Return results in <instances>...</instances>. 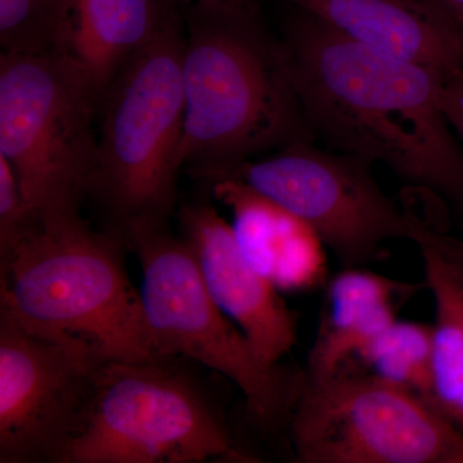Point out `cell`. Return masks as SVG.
I'll list each match as a JSON object with an SVG mask.
<instances>
[{
	"label": "cell",
	"mask_w": 463,
	"mask_h": 463,
	"mask_svg": "<svg viewBox=\"0 0 463 463\" xmlns=\"http://www.w3.org/2000/svg\"><path fill=\"white\" fill-rule=\"evenodd\" d=\"M183 167L210 182L289 143L313 141L282 43L258 18L192 7L183 53Z\"/></svg>",
	"instance_id": "cell-2"
},
{
	"label": "cell",
	"mask_w": 463,
	"mask_h": 463,
	"mask_svg": "<svg viewBox=\"0 0 463 463\" xmlns=\"http://www.w3.org/2000/svg\"><path fill=\"white\" fill-rule=\"evenodd\" d=\"M125 248L81 215L43 224L0 260V310L100 364L163 358L125 269Z\"/></svg>",
	"instance_id": "cell-3"
},
{
	"label": "cell",
	"mask_w": 463,
	"mask_h": 463,
	"mask_svg": "<svg viewBox=\"0 0 463 463\" xmlns=\"http://www.w3.org/2000/svg\"><path fill=\"white\" fill-rule=\"evenodd\" d=\"M350 361L432 405V326L397 318Z\"/></svg>",
	"instance_id": "cell-16"
},
{
	"label": "cell",
	"mask_w": 463,
	"mask_h": 463,
	"mask_svg": "<svg viewBox=\"0 0 463 463\" xmlns=\"http://www.w3.org/2000/svg\"><path fill=\"white\" fill-rule=\"evenodd\" d=\"M443 109L450 127L463 143V70L444 84Z\"/></svg>",
	"instance_id": "cell-20"
},
{
	"label": "cell",
	"mask_w": 463,
	"mask_h": 463,
	"mask_svg": "<svg viewBox=\"0 0 463 463\" xmlns=\"http://www.w3.org/2000/svg\"><path fill=\"white\" fill-rule=\"evenodd\" d=\"M181 358L109 362L57 463L259 462L234 444L221 411Z\"/></svg>",
	"instance_id": "cell-5"
},
{
	"label": "cell",
	"mask_w": 463,
	"mask_h": 463,
	"mask_svg": "<svg viewBox=\"0 0 463 463\" xmlns=\"http://www.w3.org/2000/svg\"><path fill=\"white\" fill-rule=\"evenodd\" d=\"M289 428L300 463H463L458 426L352 361L327 379L303 376Z\"/></svg>",
	"instance_id": "cell-8"
},
{
	"label": "cell",
	"mask_w": 463,
	"mask_h": 463,
	"mask_svg": "<svg viewBox=\"0 0 463 463\" xmlns=\"http://www.w3.org/2000/svg\"><path fill=\"white\" fill-rule=\"evenodd\" d=\"M166 0H69L58 53L83 70L100 94L121 66L155 35Z\"/></svg>",
	"instance_id": "cell-14"
},
{
	"label": "cell",
	"mask_w": 463,
	"mask_h": 463,
	"mask_svg": "<svg viewBox=\"0 0 463 463\" xmlns=\"http://www.w3.org/2000/svg\"><path fill=\"white\" fill-rule=\"evenodd\" d=\"M419 240L425 241L437 250L449 272L463 288V237L450 236L444 232L435 230L434 227L416 216V228H414L412 242Z\"/></svg>",
	"instance_id": "cell-19"
},
{
	"label": "cell",
	"mask_w": 463,
	"mask_h": 463,
	"mask_svg": "<svg viewBox=\"0 0 463 463\" xmlns=\"http://www.w3.org/2000/svg\"><path fill=\"white\" fill-rule=\"evenodd\" d=\"M185 32L173 3L151 39L100 97L96 167L88 196L114 233L134 222H169L183 169Z\"/></svg>",
	"instance_id": "cell-4"
},
{
	"label": "cell",
	"mask_w": 463,
	"mask_h": 463,
	"mask_svg": "<svg viewBox=\"0 0 463 463\" xmlns=\"http://www.w3.org/2000/svg\"><path fill=\"white\" fill-rule=\"evenodd\" d=\"M452 29L463 42V0H413Z\"/></svg>",
	"instance_id": "cell-22"
},
{
	"label": "cell",
	"mask_w": 463,
	"mask_h": 463,
	"mask_svg": "<svg viewBox=\"0 0 463 463\" xmlns=\"http://www.w3.org/2000/svg\"><path fill=\"white\" fill-rule=\"evenodd\" d=\"M170 3H188L192 7L225 14V16L257 18L254 0H167Z\"/></svg>",
	"instance_id": "cell-21"
},
{
	"label": "cell",
	"mask_w": 463,
	"mask_h": 463,
	"mask_svg": "<svg viewBox=\"0 0 463 463\" xmlns=\"http://www.w3.org/2000/svg\"><path fill=\"white\" fill-rule=\"evenodd\" d=\"M41 219L29 205L16 174L0 156V260L42 228Z\"/></svg>",
	"instance_id": "cell-18"
},
{
	"label": "cell",
	"mask_w": 463,
	"mask_h": 463,
	"mask_svg": "<svg viewBox=\"0 0 463 463\" xmlns=\"http://www.w3.org/2000/svg\"><path fill=\"white\" fill-rule=\"evenodd\" d=\"M373 165L298 141L272 157L241 164L224 178L240 179L306 222L344 268H364L383 257L388 241H412L416 228V214L390 199Z\"/></svg>",
	"instance_id": "cell-9"
},
{
	"label": "cell",
	"mask_w": 463,
	"mask_h": 463,
	"mask_svg": "<svg viewBox=\"0 0 463 463\" xmlns=\"http://www.w3.org/2000/svg\"><path fill=\"white\" fill-rule=\"evenodd\" d=\"M435 300L432 325V405L463 430V288L437 250L416 241Z\"/></svg>",
	"instance_id": "cell-15"
},
{
	"label": "cell",
	"mask_w": 463,
	"mask_h": 463,
	"mask_svg": "<svg viewBox=\"0 0 463 463\" xmlns=\"http://www.w3.org/2000/svg\"><path fill=\"white\" fill-rule=\"evenodd\" d=\"M335 32L450 79L463 70V42L413 0H288Z\"/></svg>",
	"instance_id": "cell-12"
},
{
	"label": "cell",
	"mask_w": 463,
	"mask_h": 463,
	"mask_svg": "<svg viewBox=\"0 0 463 463\" xmlns=\"http://www.w3.org/2000/svg\"><path fill=\"white\" fill-rule=\"evenodd\" d=\"M425 288L426 282L397 281L364 268H344L326 286L304 379H327L337 373Z\"/></svg>",
	"instance_id": "cell-13"
},
{
	"label": "cell",
	"mask_w": 463,
	"mask_h": 463,
	"mask_svg": "<svg viewBox=\"0 0 463 463\" xmlns=\"http://www.w3.org/2000/svg\"><path fill=\"white\" fill-rule=\"evenodd\" d=\"M210 297L239 326L264 364L279 365L298 343V316L279 289L246 260L230 223L207 203L178 214Z\"/></svg>",
	"instance_id": "cell-11"
},
{
	"label": "cell",
	"mask_w": 463,
	"mask_h": 463,
	"mask_svg": "<svg viewBox=\"0 0 463 463\" xmlns=\"http://www.w3.org/2000/svg\"><path fill=\"white\" fill-rule=\"evenodd\" d=\"M69 17V0H0L3 53L60 52Z\"/></svg>",
	"instance_id": "cell-17"
},
{
	"label": "cell",
	"mask_w": 463,
	"mask_h": 463,
	"mask_svg": "<svg viewBox=\"0 0 463 463\" xmlns=\"http://www.w3.org/2000/svg\"><path fill=\"white\" fill-rule=\"evenodd\" d=\"M99 365L0 310V463H57L83 422Z\"/></svg>",
	"instance_id": "cell-10"
},
{
	"label": "cell",
	"mask_w": 463,
	"mask_h": 463,
	"mask_svg": "<svg viewBox=\"0 0 463 463\" xmlns=\"http://www.w3.org/2000/svg\"><path fill=\"white\" fill-rule=\"evenodd\" d=\"M102 94L65 54L0 56V156L42 224L80 216Z\"/></svg>",
	"instance_id": "cell-6"
},
{
	"label": "cell",
	"mask_w": 463,
	"mask_h": 463,
	"mask_svg": "<svg viewBox=\"0 0 463 463\" xmlns=\"http://www.w3.org/2000/svg\"><path fill=\"white\" fill-rule=\"evenodd\" d=\"M282 45L313 138L463 206V147L443 109L440 72L364 47L303 11Z\"/></svg>",
	"instance_id": "cell-1"
},
{
	"label": "cell",
	"mask_w": 463,
	"mask_h": 463,
	"mask_svg": "<svg viewBox=\"0 0 463 463\" xmlns=\"http://www.w3.org/2000/svg\"><path fill=\"white\" fill-rule=\"evenodd\" d=\"M118 234L141 264L143 312L157 354L188 359L227 377L263 428L291 416L303 376L259 358L210 297L187 240L175 236L169 222H134Z\"/></svg>",
	"instance_id": "cell-7"
}]
</instances>
